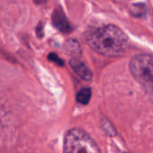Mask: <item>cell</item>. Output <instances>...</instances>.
Returning a JSON list of instances; mask_svg holds the SVG:
<instances>
[{"label": "cell", "mask_w": 153, "mask_h": 153, "mask_svg": "<svg viewBox=\"0 0 153 153\" xmlns=\"http://www.w3.org/2000/svg\"><path fill=\"white\" fill-rule=\"evenodd\" d=\"M85 41L94 51L108 57L123 56L129 48L126 33L112 24L89 30L85 33Z\"/></svg>", "instance_id": "6da1fadb"}, {"label": "cell", "mask_w": 153, "mask_h": 153, "mask_svg": "<svg viewBox=\"0 0 153 153\" xmlns=\"http://www.w3.org/2000/svg\"><path fill=\"white\" fill-rule=\"evenodd\" d=\"M129 67L134 79L153 100V56L136 55L131 59Z\"/></svg>", "instance_id": "7a4b0ae2"}, {"label": "cell", "mask_w": 153, "mask_h": 153, "mask_svg": "<svg viewBox=\"0 0 153 153\" xmlns=\"http://www.w3.org/2000/svg\"><path fill=\"white\" fill-rule=\"evenodd\" d=\"M64 153H100L94 140L83 130L70 129L64 140Z\"/></svg>", "instance_id": "3957f363"}, {"label": "cell", "mask_w": 153, "mask_h": 153, "mask_svg": "<svg viewBox=\"0 0 153 153\" xmlns=\"http://www.w3.org/2000/svg\"><path fill=\"white\" fill-rule=\"evenodd\" d=\"M52 22L53 25L63 33H70L73 30L70 22L61 8H56L54 10L52 13Z\"/></svg>", "instance_id": "277c9868"}, {"label": "cell", "mask_w": 153, "mask_h": 153, "mask_svg": "<svg viewBox=\"0 0 153 153\" xmlns=\"http://www.w3.org/2000/svg\"><path fill=\"white\" fill-rule=\"evenodd\" d=\"M70 66L75 72V74H77L84 81H91L92 73L82 62L77 58H72L70 60Z\"/></svg>", "instance_id": "5b68a950"}, {"label": "cell", "mask_w": 153, "mask_h": 153, "mask_svg": "<svg viewBox=\"0 0 153 153\" xmlns=\"http://www.w3.org/2000/svg\"><path fill=\"white\" fill-rule=\"evenodd\" d=\"M64 49L65 52L71 56L73 58L79 57L82 55V48L80 46V43L74 39H69L65 41L64 45Z\"/></svg>", "instance_id": "8992f818"}, {"label": "cell", "mask_w": 153, "mask_h": 153, "mask_svg": "<svg viewBox=\"0 0 153 153\" xmlns=\"http://www.w3.org/2000/svg\"><path fill=\"white\" fill-rule=\"evenodd\" d=\"M91 98V88H83L76 95V100L80 104L87 105Z\"/></svg>", "instance_id": "52a82bcc"}, {"label": "cell", "mask_w": 153, "mask_h": 153, "mask_svg": "<svg viewBox=\"0 0 153 153\" xmlns=\"http://www.w3.org/2000/svg\"><path fill=\"white\" fill-rule=\"evenodd\" d=\"M131 14L136 18H141L143 17L146 14L147 12V7L143 3H137V4H134L131 6L130 9Z\"/></svg>", "instance_id": "ba28073f"}, {"label": "cell", "mask_w": 153, "mask_h": 153, "mask_svg": "<svg viewBox=\"0 0 153 153\" xmlns=\"http://www.w3.org/2000/svg\"><path fill=\"white\" fill-rule=\"evenodd\" d=\"M48 60L49 61H51V62H53V63H55V64H56L57 65H59V66H63L64 65V61L56 54V53H50L49 55H48Z\"/></svg>", "instance_id": "9c48e42d"}, {"label": "cell", "mask_w": 153, "mask_h": 153, "mask_svg": "<svg viewBox=\"0 0 153 153\" xmlns=\"http://www.w3.org/2000/svg\"><path fill=\"white\" fill-rule=\"evenodd\" d=\"M36 32H37V35L38 37H42L43 35V28H42V23H39L38 26H37V29H36Z\"/></svg>", "instance_id": "30bf717a"}, {"label": "cell", "mask_w": 153, "mask_h": 153, "mask_svg": "<svg viewBox=\"0 0 153 153\" xmlns=\"http://www.w3.org/2000/svg\"><path fill=\"white\" fill-rule=\"evenodd\" d=\"M45 1H46V0H33V2L36 3V4H42V3H44Z\"/></svg>", "instance_id": "8fae6325"}]
</instances>
